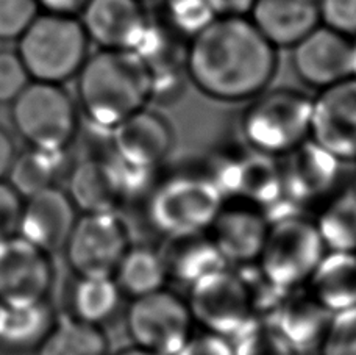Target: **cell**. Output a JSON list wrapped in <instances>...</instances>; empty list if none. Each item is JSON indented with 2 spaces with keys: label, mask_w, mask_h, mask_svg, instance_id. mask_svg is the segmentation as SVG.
Instances as JSON below:
<instances>
[{
  "label": "cell",
  "mask_w": 356,
  "mask_h": 355,
  "mask_svg": "<svg viewBox=\"0 0 356 355\" xmlns=\"http://www.w3.org/2000/svg\"><path fill=\"white\" fill-rule=\"evenodd\" d=\"M277 52L247 16H222L186 42L184 69L203 96L249 102L270 86Z\"/></svg>",
  "instance_id": "1"
},
{
  "label": "cell",
  "mask_w": 356,
  "mask_h": 355,
  "mask_svg": "<svg viewBox=\"0 0 356 355\" xmlns=\"http://www.w3.org/2000/svg\"><path fill=\"white\" fill-rule=\"evenodd\" d=\"M75 79L79 110L95 129L111 132L150 104V72L131 50L89 54Z\"/></svg>",
  "instance_id": "2"
},
{
  "label": "cell",
  "mask_w": 356,
  "mask_h": 355,
  "mask_svg": "<svg viewBox=\"0 0 356 355\" xmlns=\"http://www.w3.org/2000/svg\"><path fill=\"white\" fill-rule=\"evenodd\" d=\"M224 202L200 166L160 173L141 208L152 232L172 238L208 232Z\"/></svg>",
  "instance_id": "3"
},
{
  "label": "cell",
  "mask_w": 356,
  "mask_h": 355,
  "mask_svg": "<svg viewBox=\"0 0 356 355\" xmlns=\"http://www.w3.org/2000/svg\"><path fill=\"white\" fill-rule=\"evenodd\" d=\"M267 218L269 229L257 268L282 290L305 287L327 253L313 216L283 202L267 213Z\"/></svg>",
  "instance_id": "4"
},
{
  "label": "cell",
  "mask_w": 356,
  "mask_h": 355,
  "mask_svg": "<svg viewBox=\"0 0 356 355\" xmlns=\"http://www.w3.org/2000/svg\"><path fill=\"white\" fill-rule=\"evenodd\" d=\"M160 171L127 166L113 154L89 155L72 164L66 193L80 213H120L141 207Z\"/></svg>",
  "instance_id": "5"
},
{
  "label": "cell",
  "mask_w": 356,
  "mask_h": 355,
  "mask_svg": "<svg viewBox=\"0 0 356 355\" xmlns=\"http://www.w3.org/2000/svg\"><path fill=\"white\" fill-rule=\"evenodd\" d=\"M313 97L277 88L247 102L239 116V138L261 154L283 158L309 139Z\"/></svg>",
  "instance_id": "6"
},
{
  "label": "cell",
  "mask_w": 356,
  "mask_h": 355,
  "mask_svg": "<svg viewBox=\"0 0 356 355\" xmlns=\"http://www.w3.org/2000/svg\"><path fill=\"white\" fill-rule=\"evenodd\" d=\"M89 44L79 17L40 13L17 40L16 52L31 81L63 85L77 77Z\"/></svg>",
  "instance_id": "7"
},
{
  "label": "cell",
  "mask_w": 356,
  "mask_h": 355,
  "mask_svg": "<svg viewBox=\"0 0 356 355\" xmlns=\"http://www.w3.org/2000/svg\"><path fill=\"white\" fill-rule=\"evenodd\" d=\"M202 168L225 200L255 205L266 214L284 202L280 158L253 150L241 138L213 152Z\"/></svg>",
  "instance_id": "8"
},
{
  "label": "cell",
  "mask_w": 356,
  "mask_h": 355,
  "mask_svg": "<svg viewBox=\"0 0 356 355\" xmlns=\"http://www.w3.org/2000/svg\"><path fill=\"white\" fill-rule=\"evenodd\" d=\"M79 111L61 85L30 81L11 104V123L29 148L67 150L79 133Z\"/></svg>",
  "instance_id": "9"
},
{
  "label": "cell",
  "mask_w": 356,
  "mask_h": 355,
  "mask_svg": "<svg viewBox=\"0 0 356 355\" xmlns=\"http://www.w3.org/2000/svg\"><path fill=\"white\" fill-rule=\"evenodd\" d=\"M186 302L195 326L230 340L257 320L249 283L243 271L233 266L191 285Z\"/></svg>",
  "instance_id": "10"
},
{
  "label": "cell",
  "mask_w": 356,
  "mask_h": 355,
  "mask_svg": "<svg viewBox=\"0 0 356 355\" xmlns=\"http://www.w3.org/2000/svg\"><path fill=\"white\" fill-rule=\"evenodd\" d=\"M125 327L133 346L139 349L177 355L197 326L186 299L163 288L130 301L125 310Z\"/></svg>",
  "instance_id": "11"
},
{
  "label": "cell",
  "mask_w": 356,
  "mask_h": 355,
  "mask_svg": "<svg viewBox=\"0 0 356 355\" xmlns=\"http://www.w3.org/2000/svg\"><path fill=\"white\" fill-rule=\"evenodd\" d=\"M131 246L130 229L120 213H81L63 253L79 277H113Z\"/></svg>",
  "instance_id": "12"
},
{
  "label": "cell",
  "mask_w": 356,
  "mask_h": 355,
  "mask_svg": "<svg viewBox=\"0 0 356 355\" xmlns=\"http://www.w3.org/2000/svg\"><path fill=\"white\" fill-rule=\"evenodd\" d=\"M280 163L283 199L298 212L313 214L346 188V163L311 139L280 158Z\"/></svg>",
  "instance_id": "13"
},
{
  "label": "cell",
  "mask_w": 356,
  "mask_h": 355,
  "mask_svg": "<svg viewBox=\"0 0 356 355\" xmlns=\"http://www.w3.org/2000/svg\"><path fill=\"white\" fill-rule=\"evenodd\" d=\"M54 282L50 253L19 235L0 241V302L46 301Z\"/></svg>",
  "instance_id": "14"
},
{
  "label": "cell",
  "mask_w": 356,
  "mask_h": 355,
  "mask_svg": "<svg viewBox=\"0 0 356 355\" xmlns=\"http://www.w3.org/2000/svg\"><path fill=\"white\" fill-rule=\"evenodd\" d=\"M309 139L342 163L356 161V80L348 77L316 93Z\"/></svg>",
  "instance_id": "15"
},
{
  "label": "cell",
  "mask_w": 356,
  "mask_h": 355,
  "mask_svg": "<svg viewBox=\"0 0 356 355\" xmlns=\"http://www.w3.org/2000/svg\"><path fill=\"white\" fill-rule=\"evenodd\" d=\"M175 144L169 120L147 106L127 118L110 132V148L127 166L160 171Z\"/></svg>",
  "instance_id": "16"
},
{
  "label": "cell",
  "mask_w": 356,
  "mask_h": 355,
  "mask_svg": "<svg viewBox=\"0 0 356 355\" xmlns=\"http://www.w3.org/2000/svg\"><path fill=\"white\" fill-rule=\"evenodd\" d=\"M269 229V218L255 205L225 200L208 235L228 266L255 265Z\"/></svg>",
  "instance_id": "17"
},
{
  "label": "cell",
  "mask_w": 356,
  "mask_h": 355,
  "mask_svg": "<svg viewBox=\"0 0 356 355\" xmlns=\"http://www.w3.org/2000/svg\"><path fill=\"white\" fill-rule=\"evenodd\" d=\"M352 40L323 25L292 47V69L317 93L350 77Z\"/></svg>",
  "instance_id": "18"
},
{
  "label": "cell",
  "mask_w": 356,
  "mask_h": 355,
  "mask_svg": "<svg viewBox=\"0 0 356 355\" xmlns=\"http://www.w3.org/2000/svg\"><path fill=\"white\" fill-rule=\"evenodd\" d=\"M79 210L66 189L58 185L24 199L17 235L54 255L61 252L71 235Z\"/></svg>",
  "instance_id": "19"
},
{
  "label": "cell",
  "mask_w": 356,
  "mask_h": 355,
  "mask_svg": "<svg viewBox=\"0 0 356 355\" xmlns=\"http://www.w3.org/2000/svg\"><path fill=\"white\" fill-rule=\"evenodd\" d=\"M139 0H89L79 21L89 42L106 50H135L149 24Z\"/></svg>",
  "instance_id": "20"
},
{
  "label": "cell",
  "mask_w": 356,
  "mask_h": 355,
  "mask_svg": "<svg viewBox=\"0 0 356 355\" xmlns=\"http://www.w3.org/2000/svg\"><path fill=\"white\" fill-rule=\"evenodd\" d=\"M275 49H292L321 25L319 0H255L247 16Z\"/></svg>",
  "instance_id": "21"
},
{
  "label": "cell",
  "mask_w": 356,
  "mask_h": 355,
  "mask_svg": "<svg viewBox=\"0 0 356 355\" xmlns=\"http://www.w3.org/2000/svg\"><path fill=\"white\" fill-rule=\"evenodd\" d=\"M333 313L309 293L307 287L292 290L284 297L270 322L288 340L298 355L317 349Z\"/></svg>",
  "instance_id": "22"
},
{
  "label": "cell",
  "mask_w": 356,
  "mask_h": 355,
  "mask_svg": "<svg viewBox=\"0 0 356 355\" xmlns=\"http://www.w3.org/2000/svg\"><path fill=\"white\" fill-rule=\"evenodd\" d=\"M158 251L166 268L168 281L186 288L202 277L228 266L208 232L163 238Z\"/></svg>",
  "instance_id": "23"
},
{
  "label": "cell",
  "mask_w": 356,
  "mask_h": 355,
  "mask_svg": "<svg viewBox=\"0 0 356 355\" xmlns=\"http://www.w3.org/2000/svg\"><path fill=\"white\" fill-rule=\"evenodd\" d=\"M56 321L52 303L0 302V349L10 354L36 351Z\"/></svg>",
  "instance_id": "24"
},
{
  "label": "cell",
  "mask_w": 356,
  "mask_h": 355,
  "mask_svg": "<svg viewBox=\"0 0 356 355\" xmlns=\"http://www.w3.org/2000/svg\"><path fill=\"white\" fill-rule=\"evenodd\" d=\"M305 287L332 313L356 307V252L327 251Z\"/></svg>",
  "instance_id": "25"
},
{
  "label": "cell",
  "mask_w": 356,
  "mask_h": 355,
  "mask_svg": "<svg viewBox=\"0 0 356 355\" xmlns=\"http://www.w3.org/2000/svg\"><path fill=\"white\" fill-rule=\"evenodd\" d=\"M67 299L71 318L104 329L116 320L125 297L113 277L75 276Z\"/></svg>",
  "instance_id": "26"
},
{
  "label": "cell",
  "mask_w": 356,
  "mask_h": 355,
  "mask_svg": "<svg viewBox=\"0 0 356 355\" xmlns=\"http://www.w3.org/2000/svg\"><path fill=\"white\" fill-rule=\"evenodd\" d=\"M66 169H71L67 150L29 148L16 155L5 180L22 199H27L55 187Z\"/></svg>",
  "instance_id": "27"
},
{
  "label": "cell",
  "mask_w": 356,
  "mask_h": 355,
  "mask_svg": "<svg viewBox=\"0 0 356 355\" xmlns=\"http://www.w3.org/2000/svg\"><path fill=\"white\" fill-rule=\"evenodd\" d=\"M113 278L124 297L136 299L166 288L168 274L158 247L131 244L114 271Z\"/></svg>",
  "instance_id": "28"
},
{
  "label": "cell",
  "mask_w": 356,
  "mask_h": 355,
  "mask_svg": "<svg viewBox=\"0 0 356 355\" xmlns=\"http://www.w3.org/2000/svg\"><path fill=\"white\" fill-rule=\"evenodd\" d=\"M327 251L356 252V194L350 187L311 214Z\"/></svg>",
  "instance_id": "29"
},
{
  "label": "cell",
  "mask_w": 356,
  "mask_h": 355,
  "mask_svg": "<svg viewBox=\"0 0 356 355\" xmlns=\"http://www.w3.org/2000/svg\"><path fill=\"white\" fill-rule=\"evenodd\" d=\"M35 355H111V349L104 329L66 316L56 318Z\"/></svg>",
  "instance_id": "30"
},
{
  "label": "cell",
  "mask_w": 356,
  "mask_h": 355,
  "mask_svg": "<svg viewBox=\"0 0 356 355\" xmlns=\"http://www.w3.org/2000/svg\"><path fill=\"white\" fill-rule=\"evenodd\" d=\"M218 17L209 0H163L160 19L184 41L199 35Z\"/></svg>",
  "instance_id": "31"
},
{
  "label": "cell",
  "mask_w": 356,
  "mask_h": 355,
  "mask_svg": "<svg viewBox=\"0 0 356 355\" xmlns=\"http://www.w3.org/2000/svg\"><path fill=\"white\" fill-rule=\"evenodd\" d=\"M234 355H298L270 321L253 320L232 338Z\"/></svg>",
  "instance_id": "32"
},
{
  "label": "cell",
  "mask_w": 356,
  "mask_h": 355,
  "mask_svg": "<svg viewBox=\"0 0 356 355\" xmlns=\"http://www.w3.org/2000/svg\"><path fill=\"white\" fill-rule=\"evenodd\" d=\"M321 355H356V307L333 313L319 347Z\"/></svg>",
  "instance_id": "33"
},
{
  "label": "cell",
  "mask_w": 356,
  "mask_h": 355,
  "mask_svg": "<svg viewBox=\"0 0 356 355\" xmlns=\"http://www.w3.org/2000/svg\"><path fill=\"white\" fill-rule=\"evenodd\" d=\"M40 13L36 0H0V41H17Z\"/></svg>",
  "instance_id": "34"
},
{
  "label": "cell",
  "mask_w": 356,
  "mask_h": 355,
  "mask_svg": "<svg viewBox=\"0 0 356 355\" xmlns=\"http://www.w3.org/2000/svg\"><path fill=\"white\" fill-rule=\"evenodd\" d=\"M31 81L16 50H0V104H13Z\"/></svg>",
  "instance_id": "35"
},
{
  "label": "cell",
  "mask_w": 356,
  "mask_h": 355,
  "mask_svg": "<svg viewBox=\"0 0 356 355\" xmlns=\"http://www.w3.org/2000/svg\"><path fill=\"white\" fill-rule=\"evenodd\" d=\"M321 25L348 40L356 38V0H319Z\"/></svg>",
  "instance_id": "36"
},
{
  "label": "cell",
  "mask_w": 356,
  "mask_h": 355,
  "mask_svg": "<svg viewBox=\"0 0 356 355\" xmlns=\"http://www.w3.org/2000/svg\"><path fill=\"white\" fill-rule=\"evenodd\" d=\"M24 199L6 180H0V241L17 235Z\"/></svg>",
  "instance_id": "37"
},
{
  "label": "cell",
  "mask_w": 356,
  "mask_h": 355,
  "mask_svg": "<svg viewBox=\"0 0 356 355\" xmlns=\"http://www.w3.org/2000/svg\"><path fill=\"white\" fill-rule=\"evenodd\" d=\"M177 355H234L230 338L211 332H194Z\"/></svg>",
  "instance_id": "38"
},
{
  "label": "cell",
  "mask_w": 356,
  "mask_h": 355,
  "mask_svg": "<svg viewBox=\"0 0 356 355\" xmlns=\"http://www.w3.org/2000/svg\"><path fill=\"white\" fill-rule=\"evenodd\" d=\"M41 13L56 16L79 17L89 0H36Z\"/></svg>",
  "instance_id": "39"
},
{
  "label": "cell",
  "mask_w": 356,
  "mask_h": 355,
  "mask_svg": "<svg viewBox=\"0 0 356 355\" xmlns=\"http://www.w3.org/2000/svg\"><path fill=\"white\" fill-rule=\"evenodd\" d=\"M218 17L249 16L255 0H209Z\"/></svg>",
  "instance_id": "40"
},
{
  "label": "cell",
  "mask_w": 356,
  "mask_h": 355,
  "mask_svg": "<svg viewBox=\"0 0 356 355\" xmlns=\"http://www.w3.org/2000/svg\"><path fill=\"white\" fill-rule=\"evenodd\" d=\"M16 155V145L11 135L0 127V180L6 179Z\"/></svg>",
  "instance_id": "41"
},
{
  "label": "cell",
  "mask_w": 356,
  "mask_h": 355,
  "mask_svg": "<svg viewBox=\"0 0 356 355\" xmlns=\"http://www.w3.org/2000/svg\"><path fill=\"white\" fill-rule=\"evenodd\" d=\"M111 355H156V354H152V352H147L144 349H139V347H136V346H130V347H125V349H120L118 352H114Z\"/></svg>",
  "instance_id": "42"
},
{
  "label": "cell",
  "mask_w": 356,
  "mask_h": 355,
  "mask_svg": "<svg viewBox=\"0 0 356 355\" xmlns=\"http://www.w3.org/2000/svg\"><path fill=\"white\" fill-rule=\"evenodd\" d=\"M350 77L356 80V38L352 40V52H350Z\"/></svg>",
  "instance_id": "43"
},
{
  "label": "cell",
  "mask_w": 356,
  "mask_h": 355,
  "mask_svg": "<svg viewBox=\"0 0 356 355\" xmlns=\"http://www.w3.org/2000/svg\"><path fill=\"white\" fill-rule=\"evenodd\" d=\"M350 188H352V191L356 194V169H355V173H353V177H352V183H350Z\"/></svg>",
  "instance_id": "44"
},
{
  "label": "cell",
  "mask_w": 356,
  "mask_h": 355,
  "mask_svg": "<svg viewBox=\"0 0 356 355\" xmlns=\"http://www.w3.org/2000/svg\"><path fill=\"white\" fill-rule=\"evenodd\" d=\"M139 2H143V3H144V2H150V0H139Z\"/></svg>",
  "instance_id": "45"
}]
</instances>
